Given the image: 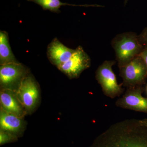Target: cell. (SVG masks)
Here are the masks:
<instances>
[{"mask_svg": "<svg viewBox=\"0 0 147 147\" xmlns=\"http://www.w3.org/2000/svg\"><path fill=\"white\" fill-rule=\"evenodd\" d=\"M91 59L81 46L76 49L71 58L57 67L69 79H77L90 66Z\"/></svg>", "mask_w": 147, "mask_h": 147, "instance_id": "obj_7", "label": "cell"}, {"mask_svg": "<svg viewBox=\"0 0 147 147\" xmlns=\"http://www.w3.org/2000/svg\"><path fill=\"white\" fill-rule=\"evenodd\" d=\"M30 74L29 69L20 62L1 65V89L17 91L24 79Z\"/></svg>", "mask_w": 147, "mask_h": 147, "instance_id": "obj_5", "label": "cell"}, {"mask_svg": "<svg viewBox=\"0 0 147 147\" xmlns=\"http://www.w3.org/2000/svg\"><path fill=\"white\" fill-rule=\"evenodd\" d=\"M18 137L10 132L0 129V145L1 146L7 143L17 141Z\"/></svg>", "mask_w": 147, "mask_h": 147, "instance_id": "obj_14", "label": "cell"}, {"mask_svg": "<svg viewBox=\"0 0 147 147\" xmlns=\"http://www.w3.org/2000/svg\"><path fill=\"white\" fill-rule=\"evenodd\" d=\"M16 93L27 115L34 112L39 105L40 90L38 83L31 74L24 79Z\"/></svg>", "mask_w": 147, "mask_h": 147, "instance_id": "obj_3", "label": "cell"}, {"mask_svg": "<svg viewBox=\"0 0 147 147\" xmlns=\"http://www.w3.org/2000/svg\"><path fill=\"white\" fill-rule=\"evenodd\" d=\"M75 51V49L69 48L55 38L47 46V57L50 62L58 67L68 61Z\"/></svg>", "mask_w": 147, "mask_h": 147, "instance_id": "obj_9", "label": "cell"}, {"mask_svg": "<svg viewBox=\"0 0 147 147\" xmlns=\"http://www.w3.org/2000/svg\"><path fill=\"white\" fill-rule=\"evenodd\" d=\"M139 56H140L144 61L145 63H146V65L147 68V45H146V46L143 48L142 52H141Z\"/></svg>", "mask_w": 147, "mask_h": 147, "instance_id": "obj_16", "label": "cell"}, {"mask_svg": "<svg viewBox=\"0 0 147 147\" xmlns=\"http://www.w3.org/2000/svg\"><path fill=\"white\" fill-rule=\"evenodd\" d=\"M90 147H147V127L135 119L118 122L98 135Z\"/></svg>", "mask_w": 147, "mask_h": 147, "instance_id": "obj_1", "label": "cell"}, {"mask_svg": "<svg viewBox=\"0 0 147 147\" xmlns=\"http://www.w3.org/2000/svg\"><path fill=\"white\" fill-rule=\"evenodd\" d=\"M143 91L141 86L127 88L123 95L116 101V106L147 113V98L142 96Z\"/></svg>", "mask_w": 147, "mask_h": 147, "instance_id": "obj_8", "label": "cell"}, {"mask_svg": "<svg viewBox=\"0 0 147 147\" xmlns=\"http://www.w3.org/2000/svg\"><path fill=\"white\" fill-rule=\"evenodd\" d=\"M24 119L0 108V129L21 136L26 125Z\"/></svg>", "mask_w": 147, "mask_h": 147, "instance_id": "obj_11", "label": "cell"}, {"mask_svg": "<svg viewBox=\"0 0 147 147\" xmlns=\"http://www.w3.org/2000/svg\"><path fill=\"white\" fill-rule=\"evenodd\" d=\"M19 63L14 56L9 44L8 34L5 31H0V65Z\"/></svg>", "mask_w": 147, "mask_h": 147, "instance_id": "obj_12", "label": "cell"}, {"mask_svg": "<svg viewBox=\"0 0 147 147\" xmlns=\"http://www.w3.org/2000/svg\"><path fill=\"white\" fill-rule=\"evenodd\" d=\"M28 1L37 4L42 7L44 10L50 11L53 12L59 13L61 12L60 8L63 6H94V5H75L70 4L67 3H63L61 0H27Z\"/></svg>", "mask_w": 147, "mask_h": 147, "instance_id": "obj_13", "label": "cell"}, {"mask_svg": "<svg viewBox=\"0 0 147 147\" xmlns=\"http://www.w3.org/2000/svg\"><path fill=\"white\" fill-rule=\"evenodd\" d=\"M128 1V0H125V4H126L127 1Z\"/></svg>", "mask_w": 147, "mask_h": 147, "instance_id": "obj_18", "label": "cell"}, {"mask_svg": "<svg viewBox=\"0 0 147 147\" xmlns=\"http://www.w3.org/2000/svg\"><path fill=\"white\" fill-rule=\"evenodd\" d=\"M139 41L143 45H147V28L145 29L141 34L138 36Z\"/></svg>", "mask_w": 147, "mask_h": 147, "instance_id": "obj_15", "label": "cell"}, {"mask_svg": "<svg viewBox=\"0 0 147 147\" xmlns=\"http://www.w3.org/2000/svg\"><path fill=\"white\" fill-rule=\"evenodd\" d=\"M119 67L123 86L127 88L141 86L147 78L146 65L140 56H137L128 63Z\"/></svg>", "mask_w": 147, "mask_h": 147, "instance_id": "obj_6", "label": "cell"}, {"mask_svg": "<svg viewBox=\"0 0 147 147\" xmlns=\"http://www.w3.org/2000/svg\"><path fill=\"white\" fill-rule=\"evenodd\" d=\"M1 108L8 113L25 118L27 114L17 96L16 91L12 90L1 89Z\"/></svg>", "mask_w": 147, "mask_h": 147, "instance_id": "obj_10", "label": "cell"}, {"mask_svg": "<svg viewBox=\"0 0 147 147\" xmlns=\"http://www.w3.org/2000/svg\"><path fill=\"white\" fill-rule=\"evenodd\" d=\"M114 61H106L98 67L96 72V79L101 86L102 92L108 97L114 98L123 93V89L117 81L112 67Z\"/></svg>", "mask_w": 147, "mask_h": 147, "instance_id": "obj_4", "label": "cell"}, {"mask_svg": "<svg viewBox=\"0 0 147 147\" xmlns=\"http://www.w3.org/2000/svg\"><path fill=\"white\" fill-rule=\"evenodd\" d=\"M139 122L142 125L147 127V119H144L142 120H139Z\"/></svg>", "mask_w": 147, "mask_h": 147, "instance_id": "obj_17", "label": "cell"}, {"mask_svg": "<svg viewBox=\"0 0 147 147\" xmlns=\"http://www.w3.org/2000/svg\"><path fill=\"white\" fill-rule=\"evenodd\" d=\"M146 92H147V86H146Z\"/></svg>", "mask_w": 147, "mask_h": 147, "instance_id": "obj_19", "label": "cell"}, {"mask_svg": "<svg viewBox=\"0 0 147 147\" xmlns=\"http://www.w3.org/2000/svg\"><path fill=\"white\" fill-rule=\"evenodd\" d=\"M112 44L119 67L125 65L139 56L144 48L138 36L132 32L117 36L113 40Z\"/></svg>", "mask_w": 147, "mask_h": 147, "instance_id": "obj_2", "label": "cell"}]
</instances>
